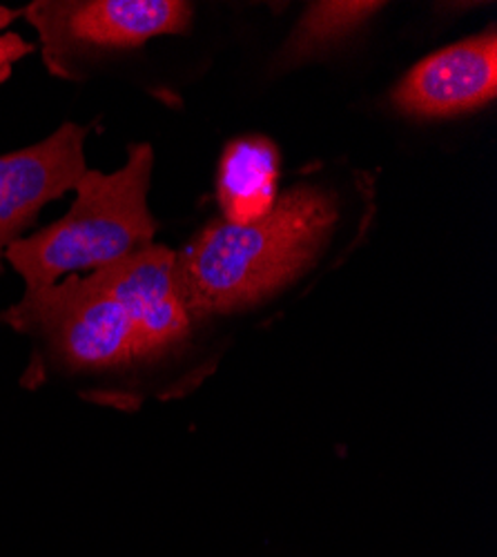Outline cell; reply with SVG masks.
<instances>
[{"mask_svg":"<svg viewBox=\"0 0 497 557\" xmlns=\"http://www.w3.org/2000/svg\"><path fill=\"white\" fill-rule=\"evenodd\" d=\"M3 321L32 337L42 368L125 406L129 391L181 355L199 326L178 295L174 252L159 244L25 293Z\"/></svg>","mask_w":497,"mask_h":557,"instance_id":"6da1fadb","label":"cell"},{"mask_svg":"<svg viewBox=\"0 0 497 557\" xmlns=\"http://www.w3.org/2000/svg\"><path fill=\"white\" fill-rule=\"evenodd\" d=\"M337 219L339 206L331 190L299 183L254 223L212 221L174 252L178 295L197 323L248 310L314 265Z\"/></svg>","mask_w":497,"mask_h":557,"instance_id":"7a4b0ae2","label":"cell"},{"mask_svg":"<svg viewBox=\"0 0 497 557\" xmlns=\"http://www.w3.org/2000/svg\"><path fill=\"white\" fill-rule=\"evenodd\" d=\"M152 168L150 144L132 146L116 172L87 168L67 214L5 250L25 293L50 288L70 274L110 268L154 246L159 221L148 206Z\"/></svg>","mask_w":497,"mask_h":557,"instance_id":"3957f363","label":"cell"},{"mask_svg":"<svg viewBox=\"0 0 497 557\" xmlns=\"http://www.w3.org/2000/svg\"><path fill=\"white\" fill-rule=\"evenodd\" d=\"M40 54L59 78H76L95 61L139 50L150 38L192 27L195 8L181 0H38L23 10Z\"/></svg>","mask_w":497,"mask_h":557,"instance_id":"277c9868","label":"cell"},{"mask_svg":"<svg viewBox=\"0 0 497 557\" xmlns=\"http://www.w3.org/2000/svg\"><path fill=\"white\" fill-rule=\"evenodd\" d=\"M85 136L87 127L63 123L40 144L0 157V274L5 250L85 174Z\"/></svg>","mask_w":497,"mask_h":557,"instance_id":"5b68a950","label":"cell"},{"mask_svg":"<svg viewBox=\"0 0 497 557\" xmlns=\"http://www.w3.org/2000/svg\"><path fill=\"white\" fill-rule=\"evenodd\" d=\"M497 97L495 27L426 57L393 89V106L415 119H450Z\"/></svg>","mask_w":497,"mask_h":557,"instance_id":"8992f818","label":"cell"},{"mask_svg":"<svg viewBox=\"0 0 497 557\" xmlns=\"http://www.w3.org/2000/svg\"><path fill=\"white\" fill-rule=\"evenodd\" d=\"M279 148L268 136L248 134L225 146L216 170L223 221L248 225L273 210L279 199Z\"/></svg>","mask_w":497,"mask_h":557,"instance_id":"52a82bcc","label":"cell"},{"mask_svg":"<svg viewBox=\"0 0 497 557\" xmlns=\"http://www.w3.org/2000/svg\"><path fill=\"white\" fill-rule=\"evenodd\" d=\"M384 3L369 0H322L310 3L277 57L282 70L297 67L335 50L346 38L382 12Z\"/></svg>","mask_w":497,"mask_h":557,"instance_id":"ba28073f","label":"cell"},{"mask_svg":"<svg viewBox=\"0 0 497 557\" xmlns=\"http://www.w3.org/2000/svg\"><path fill=\"white\" fill-rule=\"evenodd\" d=\"M16 18H23V10H10L5 5H0V81H5L12 67L34 52L32 42H27L14 32H8V27Z\"/></svg>","mask_w":497,"mask_h":557,"instance_id":"9c48e42d","label":"cell"}]
</instances>
